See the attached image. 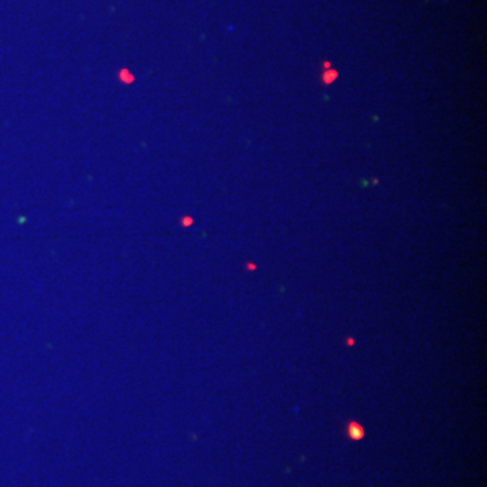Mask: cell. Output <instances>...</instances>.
Segmentation results:
<instances>
[{
  "instance_id": "2",
  "label": "cell",
  "mask_w": 487,
  "mask_h": 487,
  "mask_svg": "<svg viewBox=\"0 0 487 487\" xmlns=\"http://www.w3.org/2000/svg\"><path fill=\"white\" fill-rule=\"evenodd\" d=\"M337 77V72H326L324 76V82L325 83H332L335 79Z\"/></svg>"
},
{
  "instance_id": "1",
  "label": "cell",
  "mask_w": 487,
  "mask_h": 487,
  "mask_svg": "<svg viewBox=\"0 0 487 487\" xmlns=\"http://www.w3.org/2000/svg\"><path fill=\"white\" fill-rule=\"evenodd\" d=\"M346 433H348V437H349V439H352V440H355V441H357V440H361L363 437H364V429L361 428L360 425L357 424V422H355V421H352V422H349V424H348V429H346Z\"/></svg>"
},
{
  "instance_id": "3",
  "label": "cell",
  "mask_w": 487,
  "mask_h": 487,
  "mask_svg": "<svg viewBox=\"0 0 487 487\" xmlns=\"http://www.w3.org/2000/svg\"><path fill=\"white\" fill-rule=\"evenodd\" d=\"M354 342H355L354 339H352V340H348V345H354Z\"/></svg>"
}]
</instances>
